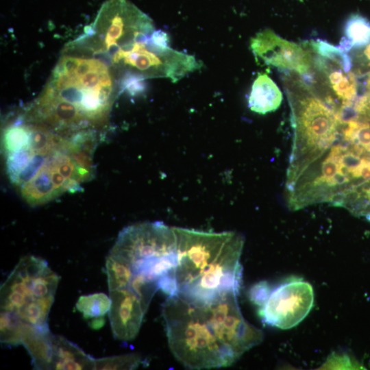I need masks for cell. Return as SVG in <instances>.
I'll use <instances>...</instances> for the list:
<instances>
[{
	"label": "cell",
	"mask_w": 370,
	"mask_h": 370,
	"mask_svg": "<svg viewBox=\"0 0 370 370\" xmlns=\"http://www.w3.org/2000/svg\"><path fill=\"white\" fill-rule=\"evenodd\" d=\"M118 87L113 69L75 40L64 49L40 95L22 112L60 133L99 132L107 123Z\"/></svg>",
	"instance_id": "2"
},
{
	"label": "cell",
	"mask_w": 370,
	"mask_h": 370,
	"mask_svg": "<svg viewBox=\"0 0 370 370\" xmlns=\"http://www.w3.org/2000/svg\"><path fill=\"white\" fill-rule=\"evenodd\" d=\"M95 358L60 335H53L51 369H95Z\"/></svg>",
	"instance_id": "12"
},
{
	"label": "cell",
	"mask_w": 370,
	"mask_h": 370,
	"mask_svg": "<svg viewBox=\"0 0 370 370\" xmlns=\"http://www.w3.org/2000/svg\"><path fill=\"white\" fill-rule=\"evenodd\" d=\"M314 303L312 285L301 279H292L271 289L259 308L262 321L282 330L292 328L308 314Z\"/></svg>",
	"instance_id": "9"
},
{
	"label": "cell",
	"mask_w": 370,
	"mask_h": 370,
	"mask_svg": "<svg viewBox=\"0 0 370 370\" xmlns=\"http://www.w3.org/2000/svg\"><path fill=\"white\" fill-rule=\"evenodd\" d=\"M151 38L154 44L161 47H169V38L168 34L161 30H155L152 35Z\"/></svg>",
	"instance_id": "22"
},
{
	"label": "cell",
	"mask_w": 370,
	"mask_h": 370,
	"mask_svg": "<svg viewBox=\"0 0 370 370\" xmlns=\"http://www.w3.org/2000/svg\"><path fill=\"white\" fill-rule=\"evenodd\" d=\"M105 323L103 317L95 318L90 322V327L94 330L100 329Z\"/></svg>",
	"instance_id": "23"
},
{
	"label": "cell",
	"mask_w": 370,
	"mask_h": 370,
	"mask_svg": "<svg viewBox=\"0 0 370 370\" xmlns=\"http://www.w3.org/2000/svg\"><path fill=\"white\" fill-rule=\"evenodd\" d=\"M109 292L111 306L108 316L113 336L119 341H132L139 332L147 310L129 288Z\"/></svg>",
	"instance_id": "11"
},
{
	"label": "cell",
	"mask_w": 370,
	"mask_h": 370,
	"mask_svg": "<svg viewBox=\"0 0 370 370\" xmlns=\"http://www.w3.org/2000/svg\"><path fill=\"white\" fill-rule=\"evenodd\" d=\"M142 362L140 356L129 354L95 359V369H134Z\"/></svg>",
	"instance_id": "19"
},
{
	"label": "cell",
	"mask_w": 370,
	"mask_h": 370,
	"mask_svg": "<svg viewBox=\"0 0 370 370\" xmlns=\"http://www.w3.org/2000/svg\"><path fill=\"white\" fill-rule=\"evenodd\" d=\"M110 306V296L103 293L82 295L75 304L77 310L85 319L103 317L109 312Z\"/></svg>",
	"instance_id": "17"
},
{
	"label": "cell",
	"mask_w": 370,
	"mask_h": 370,
	"mask_svg": "<svg viewBox=\"0 0 370 370\" xmlns=\"http://www.w3.org/2000/svg\"><path fill=\"white\" fill-rule=\"evenodd\" d=\"M250 47L256 61L264 65L304 75L311 72L312 61L308 48L286 40L271 29L258 32L251 38Z\"/></svg>",
	"instance_id": "10"
},
{
	"label": "cell",
	"mask_w": 370,
	"mask_h": 370,
	"mask_svg": "<svg viewBox=\"0 0 370 370\" xmlns=\"http://www.w3.org/2000/svg\"><path fill=\"white\" fill-rule=\"evenodd\" d=\"M237 297L212 302L166 298L162 312L168 344L180 363L191 369L228 367L261 343L262 330L245 320Z\"/></svg>",
	"instance_id": "3"
},
{
	"label": "cell",
	"mask_w": 370,
	"mask_h": 370,
	"mask_svg": "<svg viewBox=\"0 0 370 370\" xmlns=\"http://www.w3.org/2000/svg\"><path fill=\"white\" fill-rule=\"evenodd\" d=\"M366 86L368 91H370V73L367 75V77L366 79Z\"/></svg>",
	"instance_id": "25"
},
{
	"label": "cell",
	"mask_w": 370,
	"mask_h": 370,
	"mask_svg": "<svg viewBox=\"0 0 370 370\" xmlns=\"http://www.w3.org/2000/svg\"><path fill=\"white\" fill-rule=\"evenodd\" d=\"M173 230L178 295L198 302L238 296L243 283V236L234 231L213 232L177 227Z\"/></svg>",
	"instance_id": "4"
},
{
	"label": "cell",
	"mask_w": 370,
	"mask_h": 370,
	"mask_svg": "<svg viewBox=\"0 0 370 370\" xmlns=\"http://www.w3.org/2000/svg\"><path fill=\"white\" fill-rule=\"evenodd\" d=\"M99 136L96 131L60 133L21 112L2 130L8 178L32 206L79 191L94 175Z\"/></svg>",
	"instance_id": "1"
},
{
	"label": "cell",
	"mask_w": 370,
	"mask_h": 370,
	"mask_svg": "<svg viewBox=\"0 0 370 370\" xmlns=\"http://www.w3.org/2000/svg\"><path fill=\"white\" fill-rule=\"evenodd\" d=\"M59 281L44 259L22 258L1 286V310L16 314L27 324L47 327Z\"/></svg>",
	"instance_id": "7"
},
{
	"label": "cell",
	"mask_w": 370,
	"mask_h": 370,
	"mask_svg": "<svg viewBox=\"0 0 370 370\" xmlns=\"http://www.w3.org/2000/svg\"><path fill=\"white\" fill-rule=\"evenodd\" d=\"M354 107L360 119H363V121L370 120V91L358 97Z\"/></svg>",
	"instance_id": "21"
},
{
	"label": "cell",
	"mask_w": 370,
	"mask_h": 370,
	"mask_svg": "<svg viewBox=\"0 0 370 370\" xmlns=\"http://www.w3.org/2000/svg\"><path fill=\"white\" fill-rule=\"evenodd\" d=\"M360 216L365 217L370 221V206L366 208L360 214Z\"/></svg>",
	"instance_id": "24"
},
{
	"label": "cell",
	"mask_w": 370,
	"mask_h": 370,
	"mask_svg": "<svg viewBox=\"0 0 370 370\" xmlns=\"http://www.w3.org/2000/svg\"><path fill=\"white\" fill-rule=\"evenodd\" d=\"M53 337L49 327L25 324L21 345L29 352L35 369H51Z\"/></svg>",
	"instance_id": "13"
},
{
	"label": "cell",
	"mask_w": 370,
	"mask_h": 370,
	"mask_svg": "<svg viewBox=\"0 0 370 370\" xmlns=\"http://www.w3.org/2000/svg\"><path fill=\"white\" fill-rule=\"evenodd\" d=\"M153 21L128 0H107L77 40L103 60L151 36Z\"/></svg>",
	"instance_id": "8"
},
{
	"label": "cell",
	"mask_w": 370,
	"mask_h": 370,
	"mask_svg": "<svg viewBox=\"0 0 370 370\" xmlns=\"http://www.w3.org/2000/svg\"><path fill=\"white\" fill-rule=\"evenodd\" d=\"M271 290L267 281H260L250 288L248 297L252 303L260 307L265 302Z\"/></svg>",
	"instance_id": "20"
},
{
	"label": "cell",
	"mask_w": 370,
	"mask_h": 370,
	"mask_svg": "<svg viewBox=\"0 0 370 370\" xmlns=\"http://www.w3.org/2000/svg\"><path fill=\"white\" fill-rule=\"evenodd\" d=\"M25 324L16 314L1 310V342L11 346L21 345Z\"/></svg>",
	"instance_id": "18"
},
{
	"label": "cell",
	"mask_w": 370,
	"mask_h": 370,
	"mask_svg": "<svg viewBox=\"0 0 370 370\" xmlns=\"http://www.w3.org/2000/svg\"><path fill=\"white\" fill-rule=\"evenodd\" d=\"M110 253L128 265L132 279L159 288L161 280L175 275L177 253L173 227L162 221L129 225L119 232Z\"/></svg>",
	"instance_id": "6"
},
{
	"label": "cell",
	"mask_w": 370,
	"mask_h": 370,
	"mask_svg": "<svg viewBox=\"0 0 370 370\" xmlns=\"http://www.w3.org/2000/svg\"><path fill=\"white\" fill-rule=\"evenodd\" d=\"M370 42V22L359 15L351 16L346 22L344 36L340 48L348 53L355 48H360Z\"/></svg>",
	"instance_id": "15"
},
{
	"label": "cell",
	"mask_w": 370,
	"mask_h": 370,
	"mask_svg": "<svg viewBox=\"0 0 370 370\" xmlns=\"http://www.w3.org/2000/svg\"><path fill=\"white\" fill-rule=\"evenodd\" d=\"M293 139L287 170L288 190L308 177L336 143L345 140L340 108L302 79H286Z\"/></svg>",
	"instance_id": "5"
},
{
	"label": "cell",
	"mask_w": 370,
	"mask_h": 370,
	"mask_svg": "<svg viewBox=\"0 0 370 370\" xmlns=\"http://www.w3.org/2000/svg\"><path fill=\"white\" fill-rule=\"evenodd\" d=\"M106 270L109 291L129 287L132 279L130 267L110 253L106 258Z\"/></svg>",
	"instance_id": "16"
},
{
	"label": "cell",
	"mask_w": 370,
	"mask_h": 370,
	"mask_svg": "<svg viewBox=\"0 0 370 370\" xmlns=\"http://www.w3.org/2000/svg\"><path fill=\"white\" fill-rule=\"evenodd\" d=\"M283 96L277 84L267 73H259L253 82L248 106L253 112L265 114L276 110Z\"/></svg>",
	"instance_id": "14"
}]
</instances>
